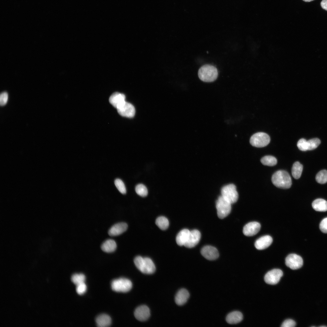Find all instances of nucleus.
Segmentation results:
<instances>
[{
  "instance_id": "1",
  "label": "nucleus",
  "mask_w": 327,
  "mask_h": 327,
  "mask_svg": "<svg viewBox=\"0 0 327 327\" xmlns=\"http://www.w3.org/2000/svg\"><path fill=\"white\" fill-rule=\"evenodd\" d=\"M272 181L276 187L282 189L289 188L292 184L290 175L283 170H279L275 172L272 176Z\"/></svg>"
},
{
  "instance_id": "2",
  "label": "nucleus",
  "mask_w": 327,
  "mask_h": 327,
  "mask_svg": "<svg viewBox=\"0 0 327 327\" xmlns=\"http://www.w3.org/2000/svg\"><path fill=\"white\" fill-rule=\"evenodd\" d=\"M218 75L216 68L210 64L202 66L199 70L198 75L199 78L205 82H211L215 80Z\"/></svg>"
},
{
  "instance_id": "3",
  "label": "nucleus",
  "mask_w": 327,
  "mask_h": 327,
  "mask_svg": "<svg viewBox=\"0 0 327 327\" xmlns=\"http://www.w3.org/2000/svg\"><path fill=\"white\" fill-rule=\"evenodd\" d=\"M137 268L141 272L146 274L154 273L156 269L155 266L152 260L148 257L143 258L137 256L134 260Z\"/></svg>"
},
{
  "instance_id": "4",
  "label": "nucleus",
  "mask_w": 327,
  "mask_h": 327,
  "mask_svg": "<svg viewBox=\"0 0 327 327\" xmlns=\"http://www.w3.org/2000/svg\"><path fill=\"white\" fill-rule=\"evenodd\" d=\"M221 196L231 204L238 200V194L236 186L230 184L224 186L221 190Z\"/></svg>"
},
{
  "instance_id": "5",
  "label": "nucleus",
  "mask_w": 327,
  "mask_h": 327,
  "mask_svg": "<svg viewBox=\"0 0 327 327\" xmlns=\"http://www.w3.org/2000/svg\"><path fill=\"white\" fill-rule=\"evenodd\" d=\"M231 204L221 196L218 197L216 202V207L219 218L223 219L230 213L231 209Z\"/></svg>"
},
{
  "instance_id": "6",
  "label": "nucleus",
  "mask_w": 327,
  "mask_h": 327,
  "mask_svg": "<svg viewBox=\"0 0 327 327\" xmlns=\"http://www.w3.org/2000/svg\"><path fill=\"white\" fill-rule=\"evenodd\" d=\"M132 284L129 279L121 278L114 280L111 283V287L113 290L118 292H126L131 289Z\"/></svg>"
},
{
  "instance_id": "7",
  "label": "nucleus",
  "mask_w": 327,
  "mask_h": 327,
  "mask_svg": "<svg viewBox=\"0 0 327 327\" xmlns=\"http://www.w3.org/2000/svg\"><path fill=\"white\" fill-rule=\"evenodd\" d=\"M269 135L263 132H258L253 135L250 139V143L253 146L261 147L266 146L270 142Z\"/></svg>"
},
{
  "instance_id": "8",
  "label": "nucleus",
  "mask_w": 327,
  "mask_h": 327,
  "mask_svg": "<svg viewBox=\"0 0 327 327\" xmlns=\"http://www.w3.org/2000/svg\"><path fill=\"white\" fill-rule=\"evenodd\" d=\"M285 263L288 267L295 270L299 269L302 266L303 261L300 256L296 254H291L286 258Z\"/></svg>"
},
{
  "instance_id": "9",
  "label": "nucleus",
  "mask_w": 327,
  "mask_h": 327,
  "mask_svg": "<svg viewBox=\"0 0 327 327\" xmlns=\"http://www.w3.org/2000/svg\"><path fill=\"white\" fill-rule=\"evenodd\" d=\"M283 275L282 271L279 269H274L268 272L264 277L266 282L270 285L278 283Z\"/></svg>"
},
{
  "instance_id": "10",
  "label": "nucleus",
  "mask_w": 327,
  "mask_h": 327,
  "mask_svg": "<svg viewBox=\"0 0 327 327\" xmlns=\"http://www.w3.org/2000/svg\"><path fill=\"white\" fill-rule=\"evenodd\" d=\"M119 114L121 116L128 118L133 117L135 113L134 106L131 103L126 102L117 109Z\"/></svg>"
},
{
  "instance_id": "11",
  "label": "nucleus",
  "mask_w": 327,
  "mask_h": 327,
  "mask_svg": "<svg viewBox=\"0 0 327 327\" xmlns=\"http://www.w3.org/2000/svg\"><path fill=\"white\" fill-rule=\"evenodd\" d=\"M201 253L206 259L212 260L217 259L219 256L217 249L215 247L210 246H206L201 249Z\"/></svg>"
},
{
  "instance_id": "12",
  "label": "nucleus",
  "mask_w": 327,
  "mask_h": 327,
  "mask_svg": "<svg viewBox=\"0 0 327 327\" xmlns=\"http://www.w3.org/2000/svg\"><path fill=\"white\" fill-rule=\"evenodd\" d=\"M261 225L258 222H252L246 224L243 227V232L247 236H252L256 234L259 231Z\"/></svg>"
},
{
  "instance_id": "13",
  "label": "nucleus",
  "mask_w": 327,
  "mask_h": 327,
  "mask_svg": "<svg viewBox=\"0 0 327 327\" xmlns=\"http://www.w3.org/2000/svg\"><path fill=\"white\" fill-rule=\"evenodd\" d=\"M150 315V310L146 306L142 305L137 307L135 310L134 315L138 320L144 321L147 320Z\"/></svg>"
},
{
  "instance_id": "14",
  "label": "nucleus",
  "mask_w": 327,
  "mask_h": 327,
  "mask_svg": "<svg viewBox=\"0 0 327 327\" xmlns=\"http://www.w3.org/2000/svg\"><path fill=\"white\" fill-rule=\"evenodd\" d=\"M125 96L123 94L116 92L113 93L109 98V102L117 109L119 108L125 102Z\"/></svg>"
},
{
  "instance_id": "15",
  "label": "nucleus",
  "mask_w": 327,
  "mask_h": 327,
  "mask_svg": "<svg viewBox=\"0 0 327 327\" xmlns=\"http://www.w3.org/2000/svg\"><path fill=\"white\" fill-rule=\"evenodd\" d=\"M201 238V234L197 230L190 231L187 240L184 246L187 248H191L195 246L199 242Z\"/></svg>"
},
{
  "instance_id": "16",
  "label": "nucleus",
  "mask_w": 327,
  "mask_h": 327,
  "mask_svg": "<svg viewBox=\"0 0 327 327\" xmlns=\"http://www.w3.org/2000/svg\"><path fill=\"white\" fill-rule=\"evenodd\" d=\"M127 227V225L125 223H118L114 225L110 228L108 233L111 236H118L125 232Z\"/></svg>"
},
{
  "instance_id": "17",
  "label": "nucleus",
  "mask_w": 327,
  "mask_h": 327,
  "mask_svg": "<svg viewBox=\"0 0 327 327\" xmlns=\"http://www.w3.org/2000/svg\"><path fill=\"white\" fill-rule=\"evenodd\" d=\"M272 239L269 235L263 236L258 239L255 242V246L259 250L265 249L272 243Z\"/></svg>"
},
{
  "instance_id": "18",
  "label": "nucleus",
  "mask_w": 327,
  "mask_h": 327,
  "mask_svg": "<svg viewBox=\"0 0 327 327\" xmlns=\"http://www.w3.org/2000/svg\"><path fill=\"white\" fill-rule=\"evenodd\" d=\"M190 296L188 291L186 289L182 288L180 289L175 296L176 303L179 306H182L187 302Z\"/></svg>"
},
{
  "instance_id": "19",
  "label": "nucleus",
  "mask_w": 327,
  "mask_h": 327,
  "mask_svg": "<svg viewBox=\"0 0 327 327\" xmlns=\"http://www.w3.org/2000/svg\"><path fill=\"white\" fill-rule=\"evenodd\" d=\"M243 319L242 314L238 311H234L229 313L226 317V321L229 324H234L241 322Z\"/></svg>"
},
{
  "instance_id": "20",
  "label": "nucleus",
  "mask_w": 327,
  "mask_h": 327,
  "mask_svg": "<svg viewBox=\"0 0 327 327\" xmlns=\"http://www.w3.org/2000/svg\"><path fill=\"white\" fill-rule=\"evenodd\" d=\"M117 244L113 239H108L105 241L101 244V248L104 252L111 253L114 252L117 248Z\"/></svg>"
},
{
  "instance_id": "21",
  "label": "nucleus",
  "mask_w": 327,
  "mask_h": 327,
  "mask_svg": "<svg viewBox=\"0 0 327 327\" xmlns=\"http://www.w3.org/2000/svg\"><path fill=\"white\" fill-rule=\"evenodd\" d=\"M190 231L187 229L181 230L176 237V242L180 246H184L188 239Z\"/></svg>"
},
{
  "instance_id": "22",
  "label": "nucleus",
  "mask_w": 327,
  "mask_h": 327,
  "mask_svg": "<svg viewBox=\"0 0 327 327\" xmlns=\"http://www.w3.org/2000/svg\"><path fill=\"white\" fill-rule=\"evenodd\" d=\"M96 322L98 327H106L111 325V320L110 316L107 315L102 314L96 318Z\"/></svg>"
},
{
  "instance_id": "23",
  "label": "nucleus",
  "mask_w": 327,
  "mask_h": 327,
  "mask_svg": "<svg viewBox=\"0 0 327 327\" xmlns=\"http://www.w3.org/2000/svg\"><path fill=\"white\" fill-rule=\"evenodd\" d=\"M313 208L316 211L325 212L327 211V201L322 199H317L312 203Z\"/></svg>"
},
{
  "instance_id": "24",
  "label": "nucleus",
  "mask_w": 327,
  "mask_h": 327,
  "mask_svg": "<svg viewBox=\"0 0 327 327\" xmlns=\"http://www.w3.org/2000/svg\"><path fill=\"white\" fill-rule=\"evenodd\" d=\"M303 168L302 165L299 162L296 161L294 163L292 169V173L294 178L298 179L300 177Z\"/></svg>"
},
{
  "instance_id": "25",
  "label": "nucleus",
  "mask_w": 327,
  "mask_h": 327,
  "mask_svg": "<svg viewBox=\"0 0 327 327\" xmlns=\"http://www.w3.org/2000/svg\"><path fill=\"white\" fill-rule=\"evenodd\" d=\"M155 223L158 227L162 230H166L169 226L168 220L163 216L158 217L156 220Z\"/></svg>"
},
{
  "instance_id": "26",
  "label": "nucleus",
  "mask_w": 327,
  "mask_h": 327,
  "mask_svg": "<svg viewBox=\"0 0 327 327\" xmlns=\"http://www.w3.org/2000/svg\"><path fill=\"white\" fill-rule=\"evenodd\" d=\"M261 163L264 165L269 166H273L277 163L276 158L271 156H266L261 159Z\"/></svg>"
},
{
  "instance_id": "27",
  "label": "nucleus",
  "mask_w": 327,
  "mask_h": 327,
  "mask_svg": "<svg viewBox=\"0 0 327 327\" xmlns=\"http://www.w3.org/2000/svg\"><path fill=\"white\" fill-rule=\"evenodd\" d=\"M316 181L321 184H324L327 182V170H325L319 172L315 177Z\"/></svg>"
},
{
  "instance_id": "28",
  "label": "nucleus",
  "mask_w": 327,
  "mask_h": 327,
  "mask_svg": "<svg viewBox=\"0 0 327 327\" xmlns=\"http://www.w3.org/2000/svg\"><path fill=\"white\" fill-rule=\"evenodd\" d=\"M71 280L72 282L77 286L85 282V277L82 273L75 274L72 276Z\"/></svg>"
},
{
  "instance_id": "29",
  "label": "nucleus",
  "mask_w": 327,
  "mask_h": 327,
  "mask_svg": "<svg viewBox=\"0 0 327 327\" xmlns=\"http://www.w3.org/2000/svg\"><path fill=\"white\" fill-rule=\"evenodd\" d=\"M135 191L139 196L142 197H146L148 194V191L146 187L142 184L137 185L135 187Z\"/></svg>"
},
{
  "instance_id": "30",
  "label": "nucleus",
  "mask_w": 327,
  "mask_h": 327,
  "mask_svg": "<svg viewBox=\"0 0 327 327\" xmlns=\"http://www.w3.org/2000/svg\"><path fill=\"white\" fill-rule=\"evenodd\" d=\"M320 143V140L318 138H314L308 140V150H312L316 148Z\"/></svg>"
},
{
  "instance_id": "31",
  "label": "nucleus",
  "mask_w": 327,
  "mask_h": 327,
  "mask_svg": "<svg viewBox=\"0 0 327 327\" xmlns=\"http://www.w3.org/2000/svg\"><path fill=\"white\" fill-rule=\"evenodd\" d=\"M115 185L119 191L123 194L126 193L125 185L123 181L119 179H117L114 181Z\"/></svg>"
},
{
  "instance_id": "32",
  "label": "nucleus",
  "mask_w": 327,
  "mask_h": 327,
  "mask_svg": "<svg viewBox=\"0 0 327 327\" xmlns=\"http://www.w3.org/2000/svg\"><path fill=\"white\" fill-rule=\"evenodd\" d=\"M297 146L299 149L301 151L308 150L307 141L304 138L301 139L298 141Z\"/></svg>"
},
{
  "instance_id": "33",
  "label": "nucleus",
  "mask_w": 327,
  "mask_h": 327,
  "mask_svg": "<svg viewBox=\"0 0 327 327\" xmlns=\"http://www.w3.org/2000/svg\"><path fill=\"white\" fill-rule=\"evenodd\" d=\"M76 287V291L79 295L84 294L87 290V286L85 282L77 285Z\"/></svg>"
},
{
  "instance_id": "34",
  "label": "nucleus",
  "mask_w": 327,
  "mask_h": 327,
  "mask_svg": "<svg viewBox=\"0 0 327 327\" xmlns=\"http://www.w3.org/2000/svg\"><path fill=\"white\" fill-rule=\"evenodd\" d=\"M319 228L322 232L327 233V217L321 221L319 225Z\"/></svg>"
},
{
  "instance_id": "35",
  "label": "nucleus",
  "mask_w": 327,
  "mask_h": 327,
  "mask_svg": "<svg viewBox=\"0 0 327 327\" xmlns=\"http://www.w3.org/2000/svg\"><path fill=\"white\" fill-rule=\"evenodd\" d=\"M296 322L293 320L291 319H287L286 320L282 323L281 325L282 327H293L295 326Z\"/></svg>"
},
{
  "instance_id": "36",
  "label": "nucleus",
  "mask_w": 327,
  "mask_h": 327,
  "mask_svg": "<svg viewBox=\"0 0 327 327\" xmlns=\"http://www.w3.org/2000/svg\"><path fill=\"white\" fill-rule=\"evenodd\" d=\"M8 94L5 92L2 93L0 96V104L1 106L5 105L8 101Z\"/></svg>"
},
{
  "instance_id": "37",
  "label": "nucleus",
  "mask_w": 327,
  "mask_h": 327,
  "mask_svg": "<svg viewBox=\"0 0 327 327\" xmlns=\"http://www.w3.org/2000/svg\"><path fill=\"white\" fill-rule=\"evenodd\" d=\"M320 4L323 9L327 11V0H322Z\"/></svg>"
},
{
  "instance_id": "38",
  "label": "nucleus",
  "mask_w": 327,
  "mask_h": 327,
  "mask_svg": "<svg viewBox=\"0 0 327 327\" xmlns=\"http://www.w3.org/2000/svg\"><path fill=\"white\" fill-rule=\"evenodd\" d=\"M302 0L304 2H310L312 1H313L314 0Z\"/></svg>"
},
{
  "instance_id": "39",
  "label": "nucleus",
  "mask_w": 327,
  "mask_h": 327,
  "mask_svg": "<svg viewBox=\"0 0 327 327\" xmlns=\"http://www.w3.org/2000/svg\"><path fill=\"white\" fill-rule=\"evenodd\" d=\"M320 327H326V326H325V325H324V326H322H322H320Z\"/></svg>"
}]
</instances>
